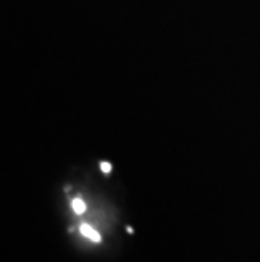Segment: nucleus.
<instances>
[{
	"label": "nucleus",
	"instance_id": "1",
	"mask_svg": "<svg viewBox=\"0 0 260 262\" xmlns=\"http://www.w3.org/2000/svg\"><path fill=\"white\" fill-rule=\"evenodd\" d=\"M80 230H81L83 235L88 237V238H90V241H93V242H100V233H98L93 227L86 225V224H83Z\"/></svg>",
	"mask_w": 260,
	"mask_h": 262
},
{
	"label": "nucleus",
	"instance_id": "2",
	"mask_svg": "<svg viewBox=\"0 0 260 262\" xmlns=\"http://www.w3.org/2000/svg\"><path fill=\"white\" fill-rule=\"evenodd\" d=\"M71 206H73V211L76 215H83L86 211V205L81 198H75L73 202H71Z\"/></svg>",
	"mask_w": 260,
	"mask_h": 262
},
{
	"label": "nucleus",
	"instance_id": "3",
	"mask_svg": "<svg viewBox=\"0 0 260 262\" xmlns=\"http://www.w3.org/2000/svg\"><path fill=\"white\" fill-rule=\"evenodd\" d=\"M110 169H112V166H110L108 163H102V171L103 172H110Z\"/></svg>",
	"mask_w": 260,
	"mask_h": 262
}]
</instances>
